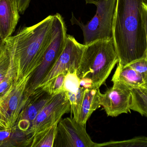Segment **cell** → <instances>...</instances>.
Instances as JSON below:
<instances>
[{"label": "cell", "instance_id": "484cf974", "mask_svg": "<svg viewBox=\"0 0 147 147\" xmlns=\"http://www.w3.org/2000/svg\"><path fill=\"white\" fill-rule=\"evenodd\" d=\"M140 90L141 91L142 93L147 98V90L145 88H143V87H140Z\"/></svg>", "mask_w": 147, "mask_h": 147}, {"label": "cell", "instance_id": "7a4b0ae2", "mask_svg": "<svg viewBox=\"0 0 147 147\" xmlns=\"http://www.w3.org/2000/svg\"><path fill=\"white\" fill-rule=\"evenodd\" d=\"M53 17L49 16L33 26L24 27L13 35L14 81L29 77L38 65L51 40Z\"/></svg>", "mask_w": 147, "mask_h": 147}, {"label": "cell", "instance_id": "f1b7e54d", "mask_svg": "<svg viewBox=\"0 0 147 147\" xmlns=\"http://www.w3.org/2000/svg\"><path fill=\"white\" fill-rule=\"evenodd\" d=\"M99 0H85L86 2V3H89L90 2L92 1H98Z\"/></svg>", "mask_w": 147, "mask_h": 147}, {"label": "cell", "instance_id": "f546056e", "mask_svg": "<svg viewBox=\"0 0 147 147\" xmlns=\"http://www.w3.org/2000/svg\"><path fill=\"white\" fill-rule=\"evenodd\" d=\"M142 1H143V4L147 6V0H142Z\"/></svg>", "mask_w": 147, "mask_h": 147}, {"label": "cell", "instance_id": "cb8c5ba5", "mask_svg": "<svg viewBox=\"0 0 147 147\" xmlns=\"http://www.w3.org/2000/svg\"><path fill=\"white\" fill-rule=\"evenodd\" d=\"M31 0H17L20 14H23L29 7Z\"/></svg>", "mask_w": 147, "mask_h": 147}, {"label": "cell", "instance_id": "d6986e66", "mask_svg": "<svg viewBox=\"0 0 147 147\" xmlns=\"http://www.w3.org/2000/svg\"><path fill=\"white\" fill-rule=\"evenodd\" d=\"M131 91L132 101L130 109L147 117V98L139 88H132Z\"/></svg>", "mask_w": 147, "mask_h": 147}, {"label": "cell", "instance_id": "30bf717a", "mask_svg": "<svg viewBox=\"0 0 147 147\" xmlns=\"http://www.w3.org/2000/svg\"><path fill=\"white\" fill-rule=\"evenodd\" d=\"M84 47V44L78 42L72 35H67L64 50L40 86L44 85L60 73H67L69 72L77 70L80 64Z\"/></svg>", "mask_w": 147, "mask_h": 147}, {"label": "cell", "instance_id": "83f0119b", "mask_svg": "<svg viewBox=\"0 0 147 147\" xmlns=\"http://www.w3.org/2000/svg\"><path fill=\"white\" fill-rule=\"evenodd\" d=\"M142 87H143V88H145L147 90V81L145 82V83L143 85V86Z\"/></svg>", "mask_w": 147, "mask_h": 147}, {"label": "cell", "instance_id": "9a60e30c", "mask_svg": "<svg viewBox=\"0 0 147 147\" xmlns=\"http://www.w3.org/2000/svg\"><path fill=\"white\" fill-rule=\"evenodd\" d=\"M99 88L86 89L84 96L77 121L85 125L91 115L101 107Z\"/></svg>", "mask_w": 147, "mask_h": 147}, {"label": "cell", "instance_id": "ba28073f", "mask_svg": "<svg viewBox=\"0 0 147 147\" xmlns=\"http://www.w3.org/2000/svg\"><path fill=\"white\" fill-rule=\"evenodd\" d=\"M112 87L100 95L101 106L108 116L117 117L131 112L132 93L131 89L119 81H113Z\"/></svg>", "mask_w": 147, "mask_h": 147}, {"label": "cell", "instance_id": "52a82bcc", "mask_svg": "<svg viewBox=\"0 0 147 147\" xmlns=\"http://www.w3.org/2000/svg\"><path fill=\"white\" fill-rule=\"evenodd\" d=\"M53 147H98L82 125L73 117L61 119L57 126Z\"/></svg>", "mask_w": 147, "mask_h": 147}, {"label": "cell", "instance_id": "5b68a950", "mask_svg": "<svg viewBox=\"0 0 147 147\" xmlns=\"http://www.w3.org/2000/svg\"><path fill=\"white\" fill-rule=\"evenodd\" d=\"M117 0L92 1L89 3L96 6V14L86 24L78 20L73 14L71 19L72 24L79 26L83 32L84 45L98 40L112 37V23Z\"/></svg>", "mask_w": 147, "mask_h": 147}, {"label": "cell", "instance_id": "603a6c76", "mask_svg": "<svg viewBox=\"0 0 147 147\" xmlns=\"http://www.w3.org/2000/svg\"><path fill=\"white\" fill-rule=\"evenodd\" d=\"M14 83V79L12 77L6 79L0 83V98L5 96L12 88Z\"/></svg>", "mask_w": 147, "mask_h": 147}, {"label": "cell", "instance_id": "e0dca14e", "mask_svg": "<svg viewBox=\"0 0 147 147\" xmlns=\"http://www.w3.org/2000/svg\"><path fill=\"white\" fill-rule=\"evenodd\" d=\"M115 81L121 82L131 89L142 87L145 83L142 76L128 65L117 64L111 79L112 82Z\"/></svg>", "mask_w": 147, "mask_h": 147}, {"label": "cell", "instance_id": "6da1fadb", "mask_svg": "<svg viewBox=\"0 0 147 147\" xmlns=\"http://www.w3.org/2000/svg\"><path fill=\"white\" fill-rule=\"evenodd\" d=\"M112 31L118 65L125 66L147 58L142 0H117Z\"/></svg>", "mask_w": 147, "mask_h": 147}, {"label": "cell", "instance_id": "44dd1931", "mask_svg": "<svg viewBox=\"0 0 147 147\" xmlns=\"http://www.w3.org/2000/svg\"><path fill=\"white\" fill-rule=\"evenodd\" d=\"M66 74L60 73L43 85H45L47 87L50 93L53 96L59 94L64 91V84Z\"/></svg>", "mask_w": 147, "mask_h": 147}, {"label": "cell", "instance_id": "277c9868", "mask_svg": "<svg viewBox=\"0 0 147 147\" xmlns=\"http://www.w3.org/2000/svg\"><path fill=\"white\" fill-rule=\"evenodd\" d=\"M67 35L63 16L59 13L53 15L51 40L38 65L29 76L25 92L26 98L40 86L55 65L65 47Z\"/></svg>", "mask_w": 147, "mask_h": 147}, {"label": "cell", "instance_id": "d4e9b609", "mask_svg": "<svg viewBox=\"0 0 147 147\" xmlns=\"http://www.w3.org/2000/svg\"><path fill=\"white\" fill-rule=\"evenodd\" d=\"M143 18L146 29L147 42V6L143 3Z\"/></svg>", "mask_w": 147, "mask_h": 147}, {"label": "cell", "instance_id": "3957f363", "mask_svg": "<svg viewBox=\"0 0 147 147\" xmlns=\"http://www.w3.org/2000/svg\"><path fill=\"white\" fill-rule=\"evenodd\" d=\"M118 62L113 37L85 45L77 70L80 86L85 89L100 88Z\"/></svg>", "mask_w": 147, "mask_h": 147}, {"label": "cell", "instance_id": "4fadbf2b", "mask_svg": "<svg viewBox=\"0 0 147 147\" xmlns=\"http://www.w3.org/2000/svg\"><path fill=\"white\" fill-rule=\"evenodd\" d=\"M86 89L80 85V79L77 70L66 74L64 84L63 90L67 94L71 106V112L73 118L78 121L84 96Z\"/></svg>", "mask_w": 147, "mask_h": 147}, {"label": "cell", "instance_id": "ffe728a7", "mask_svg": "<svg viewBox=\"0 0 147 147\" xmlns=\"http://www.w3.org/2000/svg\"><path fill=\"white\" fill-rule=\"evenodd\" d=\"M102 146L147 147V137L140 136L126 140L110 141L98 144V147Z\"/></svg>", "mask_w": 147, "mask_h": 147}, {"label": "cell", "instance_id": "9c48e42d", "mask_svg": "<svg viewBox=\"0 0 147 147\" xmlns=\"http://www.w3.org/2000/svg\"><path fill=\"white\" fill-rule=\"evenodd\" d=\"M70 111V104L65 91L53 96L39 113L28 133L32 138L41 129L58 123L65 114Z\"/></svg>", "mask_w": 147, "mask_h": 147}, {"label": "cell", "instance_id": "5bb4252c", "mask_svg": "<svg viewBox=\"0 0 147 147\" xmlns=\"http://www.w3.org/2000/svg\"><path fill=\"white\" fill-rule=\"evenodd\" d=\"M32 135L20 130L17 125L12 128L0 130V147H30Z\"/></svg>", "mask_w": 147, "mask_h": 147}, {"label": "cell", "instance_id": "8fae6325", "mask_svg": "<svg viewBox=\"0 0 147 147\" xmlns=\"http://www.w3.org/2000/svg\"><path fill=\"white\" fill-rule=\"evenodd\" d=\"M53 97L45 85L37 88L27 99L17 122L18 127L28 132L39 113Z\"/></svg>", "mask_w": 147, "mask_h": 147}, {"label": "cell", "instance_id": "4316f807", "mask_svg": "<svg viewBox=\"0 0 147 147\" xmlns=\"http://www.w3.org/2000/svg\"><path fill=\"white\" fill-rule=\"evenodd\" d=\"M3 41H4V39H3L2 37H1V35H0V49H1L3 44Z\"/></svg>", "mask_w": 147, "mask_h": 147}, {"label": "cell", "instance_id": "7402d4cb", "mask_svg": "<svg viewBox=\"0 0 147 147\" xmlns=\"http://www.w3.org/2000/svg\"><path fill=\"white\" fill-rule=\"evenodd\" d=\"M142 76L145 82L147 81V58H144L133 61L127 65Z\"/></svg>", "mask_w": 147, "mask_h": 147}, {"label": "cell", "instance_id": "ac0fdd59", "mask_svg": "<svg viewBox=\"0 0 147 147\" xmlns=\"http://www.w3.org/2000/svg\"><path fill=\"white\" fill-rule=\"evenodd\" d=\"M58 123L41 129L34 135L30 147H53Z\"/></svg>", "mask_w": 147, "mask_h": 147}, {"label": "cell", "instance_id": "2e32d148", "mask_svg": "<svg viewBox=\"0 0 147 147\" xmlns=\"http://www.w3.org/2000/svg\"><path fill=\"white\" fill-rule=\"evenodd\" d=\"M13 36L4 40L0 49V83L9 77L14 79L13 70Z\"/></svg>", "mask_w": 147, "mask_h": 147}, {"label": "cell", "instance_id": "7c38bea8", "mask_svg": "<svg viewBox=\"0 0 147 147\" xmlns=\"http://www.w3.org/2000/svg\"><path fill=\"white\" fill-rule=\"evenodd\" d=\"M20 18L17 0H0V35L3 39L12 36Z\"/></svg>", "mask_w": 147, "mask_h": 147}, {"label": "cell", "instance_id": "8992f818", "mask_svg": "<svg viewBox=\"0 0 147 147\" xmlns=\"http://www.w3.org/2000/svg\"><path fill=\"white\" fill-rule=\"evenodd\" d=\"M29 76L14 81L9 91L0 98V130L17 125L27 99L26 87Z\"/></svg>", "mask_w": 147, "mask_h": 147}]
</instances>
